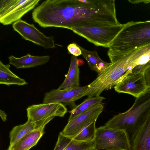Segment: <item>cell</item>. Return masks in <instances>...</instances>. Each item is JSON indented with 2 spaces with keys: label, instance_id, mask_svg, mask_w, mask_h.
<instances>
[{
  "label": "cell",
  "instance_id": "8fae6325",
  "mask_svg": "<svg viewBox=\"0 0 150 150\" xmlns=\"http://www.w3.org/2000/svg\"><path fill=\"white\" fill-rule=\"evenodd\" d=\"M114 88L118 93H127L136 98L148 88L144 73L139 71L129 74Z\"/></svg>",
  "mask_w": 150,
  "mask_h": 150
},
{
  "label": "cell",
  "instance_id": "6da1fadb",
  "mask_svg": "<svg viewBox=\"0 0 150 150\" xmlns=\"http://www.w3.org/2000/svg\"><path fill=\"white\" fill-rule=\"evenodd\" d=\"M115 0H47L35 9V21L40 27L69 29L76 26L120 25Z\"/></svg>",
  "mask_w": 150,
  "mask_h": 150
},
{
  "label": "cell",
  "instance_id": "7a4b0ae2",
  "mask_svg": "<svg viewBox=\"0 0 150 150\" xmlns=\"http://www.w3.org/2000/svg\"><path fill=\"white\" fill-rule=\"evenodd\" d=\"M140 57L136 52L122 56L112 63L92 82L72 100V102L87 96H100L105 90L110 89L129 74L132 73Z\"/></svg>",
  "mask_w": 150,
  "mask_h": 150
},
{
  "label": "cell",
  "instance_id": "2e32d148",
  "mask_svg": "<svg viewBox=\"0 0 150 150\" xmlns=\"http://www.w3.org/2000/svg\"><path fill=\"white\" fill-rule=\"evenodd\" d=\"M45 127L34 130L18 141L10 150H29L35 146L44 133Z\"/></svg>",
  "mask_w": 150,
  "mask_h": 150
},
{
  "label": "cell",
  "instance_id": "d4e9b609",
  "mask_svg": "<svg viewBox=\"0 0 150 150\" xmlns=\"http://www.w3.org/2000/svg\"><path fill=\"white\" fill-rule=\"evenodd\" d=\"M144 74L148 87L150 88V67L146 70Z\"/></svg>",
  "mask_w": 150,
  "mask_h": 150
},
{
  "label": "cell",
  "instance_id": "4316f807",
  "mask_svg": "<svg viewBox=\"0 0 150 150\" xmlns=\"http://www.w3.org/2000/svg\"><path fill=\"white\" fill-rule=\"evenodd\" d=\"M128 1L132 4H137L139 3H148L150 2V0H128Z\"/></svg>",
  "mask_w": 150,
  "mask_h": 150
},
{
  "label": "cell",
  "instance_id": "e0dca14e",
  "mask_svg": "<svg viewBox=\"0 0 150 150\" xmlns=\"http://www.w3.org/2000/svg\"><path fill=\"white\" fill-rule=\"evenodd\" d=\"M40 127L35 122L28 119L27 122L23 124L14 127L9 133L10 142L8 150L20 139L31 131L40 128Z\"/></svg>",
  "mask_w": 150,
  "mask_h": 150
},
{
  "label": "cell",
  "instance_id": "ac0fdd59",
  "mask_svg": "<svg viewBox=\"0 0 150 150\" xmlns=\"http://www.w3.org/2000/svg\"><path fill=\"white\" fill-rule=\"evenodd\" d=\"M82 55L87 61L90 68L96 71L98 75L103 72L110 65V63L105 62L98 56L96 50L89 51L78 45Z\"/></svg>",
  "mask_w": 150,
  "mask_h": 150
},
{
  "label": "cell",
  "instance_id": "277c9868",
  "mask_svg": "<svg viewBox=\"0 0 150 150\" xmlns=\"http://www.w3.org/2000/svg\"><path fill=\"white\" fill-rule=\"evenodd\" d=\"M150 113V88L136 98L133 105L127 111L115 115L104 126L108 128L123 130L130 143Z\"/></svg>",
  "mask_w": 150,
  "mask_h": 150
},
{
  "label": "cell",
  "instance_id": "f1b7e54d",
  "mask_svg": "<svg viewBox=\"0 0 150 150\" xmlns=\"http://www.w3.org/2000/svg\"></svg>",
  "mask_w": 150,
  "mask_h": 150
},
{
  "label": "cell",
  "instance_id": "d6986e66",
  "mask_svg": "<svg viewBox=\"0 0 150 150\" xmlns=\"http://www.w3.org/2000/svg\"><path fill=\"white\" fill-rule=\"evenodd\" d=\"M10 64H4L0 61V83L23 86L28 84L26 81L13 73L10 69Z\"/></svg>",
  "mask_w": 150,
  "mask_h": 150
},
{
  "label": "cell",
  "instance_id": "7402d4cb",
  "mask_svg": "<svg viewBox=\"0 0 150 150\" xmlns=\"http://www.w3.org/2000/svg\"><path fill=\"white\" fill-rule=\"evenodd\" d=\"M94 141L81 142L72 139L64 150H90L93 149Z\"/></svg>",
  "mask_w": 150,
  "mask_h": 150
},
{
  "label": "cell",
  "instance_id": "5b68a950",
  "mask_svg": "<svg viewBox=\"0 0 150 150\" xmlns=\"http://www.w3.org/2000/svg\"><path fill=\"white\" fill-rule=\"evenodd\" d=\"M94 150H130V144L125 130L108 128L104 126L96 128Z\"/></svg>",
  "mask_w": 150,
  "mask_h": 150
},
{
  "label": "cell",
  "instance_id": "30bf717a",
  "mask_svg": "<svg viewBox=\"0 0 150 150\" xmlns=\"http://www.w3.org/2000/svg\"><path fill=\"white\" fill-rule=\"evenodd\" d=\"M103 109V104H100L81 113L68 122L60 133L72 139L84 128L94 120H97Z\"/></svg>",
  "mask_w": 150,
  "mask_h": 150
},
{
  "label": "cell",
  "instance_id": "44dd1931",
  "mask_svg": "<svg viewBox=\"0 0 150 150\" xmlns=\"http://www.w3.org/2000/svg\"><path fill=\"white\" fill-rule=\"evenodd\" d=\"M96 120L93 121L84 128L72 139L81 142H91L94 141L96 128L95 124Z\"/></svg>",
  "mask_w": 150,
  "mask_h": 150
},
{
  "label": "cell",
  "instance_id": "484cf974",
  "mask_svg": "<svg viewBox=\"0 0 150 150\" xmlns=\"http://www.w3.org/2000/svg\"><path fill=\"white\" fill-rule=\"evenodd\" d=\"M0 115L3 121L5 122L7 120V115L4 111L0 110Z\"/></svg>",
  "mask_w": 150,
  "mask_h": 150
},
{
  "label": "cell",
  "instance_id": "9c48e42d",
  "mask_svg": "<svg viewBox=\"0 0 150 150\" xmlns=\"http://www.w3.org/2000/svg\"><path fill=\"white\" fill-rule=\"evenodd\" d=\"M13 30L25 40L30 41L45 48L55 47L53 36L47 37L40 32L33 24L20 19L13 24Z\"/></svg>",
  "mask_w": 150,
  "mask_h": 150
},
{
  "label": "cell",
  "instance_id": "603a6c76",
  "mask_svg": "<svg viewBox=\"0 0 150 150\" xmlns=\"http://www.w3.org/2000/svg\"><path fill=\"white\" fill-rule=\"evenodd\" d=\"M72 139L59 133L54 150H64Z\"/></svg>",
  "mask_w": 150,
  "mask_h": 150
},
{
  "label": "cell",
  "instance_id": "ffe728a7",
  "mask_svg": "<svg viewBox=\"0 0 150 150\" xmlns=\"http://www.w3.org/2000/svg\"><path fill=\"white\" fill-rule=\"evenodd\" d=\"M105 98L102 96L88 97L82 103L75 107L71 111L68 122L74 119L81 113L97 105L103 104V100Z\"/></svg>",
  "mask_w": 150,
  "mask_h": 150
},
{
  "label": "cell",
  "instance_id": "3957f363",
  "mask_svg": "<svg viewBox=\"0 0 150 150\" xmlns=\"http://www.w3.org/2000/svg\"><path fill=\"white\" fill-rule=\"evenodd\" d=\"M150 46V20L128 22L115 38L107 55L112 63L120 57Z\"/></svg>",
  "mask_w": 150,
  "mask_h": 150
},
{
  "label": "cell",
  "instance_id": "7c38bea8",
  "mask_svg": "<svg viewBox=\"0 0 150 150\" xmlns=\"http://www.w3.org/2000/svg\"><path fill=\"white\" fill-rule=\"evenodd\" d=\"M85 87L86 86H85L71 89L58 88L51 90L45 93L43 103L63 102L65 105H69L73 103L72 99Z\"/></svg>",
  "mask_w": 150,
  "mask_h": 150
},
{
  "label": "cell",
  "instance_id": "83f0119b",
  "mask_svg": "<svg viewBox=\"0 0 150 150\" xmlns=\"http://www.w3.org/2000/svg\"><path fill=\"white\" fill-rule=\"evenodd\" d=\"M90 150H94L93 149H91Z\"/></svg>",
  "mask_w": 150,
  "mask_h": 150
},
{
  "label": "cell",
  "instance_id": "4fadbf2b",
  "mask_svg": "<svg viewBox=\"0 0 150 150\" xmlns=\"http://www.w3.org/2000/svg\"><path fill=\"white\" fill-rule=\"evenodd\" d=\"M130 150H150V113L130 142Z\"/></svg>",
  "mask_w": 150,
  "mask_h": 150
},
{
  "label": "cell",
  "instance_id": "9a60e30c",
  "mask_svg": "<svg viewBox=\"0 0 150 150\" xmlns=\"http://www.w3.org/2000/svg\"><path fill=\"white\" fill-rule=\"evenodd\" d=\"M77 59L76 56H72L67 74L58 89H71L80 87L79 69L77 63Z\"/></svg>",
  "mask_w": 150,
  "mask_h": 150
},
{
  "label": "cell",
  "instance_id": "cb8c5ba5",
  "mask_svg": "<svg viewBox=\"0 0 150 150\" xmlns=\"http://www.w3.org/2000/svg\"><path fill=\"white\" fill-rule=\"evenodd\" d=\"M69 53L75 56H78L82 54L81 50L78 45L75 43L69 44L67 47Z\"/></svg>",
  "mask_w": 150,
  "mask_h": 150
},
{
  "label": "cell",
  "instance_id": "52a82bcc",
  "mask_svg": "<svg viewBox=\"0 0 150 150\" xmlns=\"http://www.w3.org/2000/svg\"><path fill=\"white\" fill-rule=\"evenodd\" d=\"M40 0H0V22L11 24L21 19L38 4Z\"/></svg>",
  "mask_w": 150,
  "mask_h": 150
},
{
  "label": "cell",
  "instance_id": "8992f818",
  "mask_svg": "<svg viewBox=\"0 0 150 150\" xmlns=\"http://www.w3.org/2000/svg\"><path fill=\"white\" fill-rule=\"evenodd\" d=\"M123 24L100 26H76L70 30L96 46L109 47Z\"/></svg>",
  "mask_w": 150,
  "mask_h": 150
},
{
  "label": "cell",
  "instance_id": "5bb4252c",
  "mask_svg": "<svg viewBox=\"0 0 150 150\" xmlns=\"http://www.w3.org/2000/svg\"><path fill=\"white\" fill-rule=\"evenodd\" d=\"M50 58L49 55L34 56L28 54L20 58L11 55L8 59L9 64L18 69L33 67L44 64L49 61Z\"/></svg>",
  "mask_w": 150,
  "mask_h": 150
},
{
  "label": "cell",
  "instance_id": "ba28073f",
  "mask_svg": "<svg viewBox=\"0 0 150 150\" xmlns=\"http://www.w3.org/2000/svg\"><path fill=\"white\" fill-rule=\"evenodd\" d=\"M26 110L28 119L46 125L55 117H63L67 112V108L61 103L33 105L29 106Z\"/></svg>",
  "mask_w": 150,
  "mask_h": 150
}]
</instances>
